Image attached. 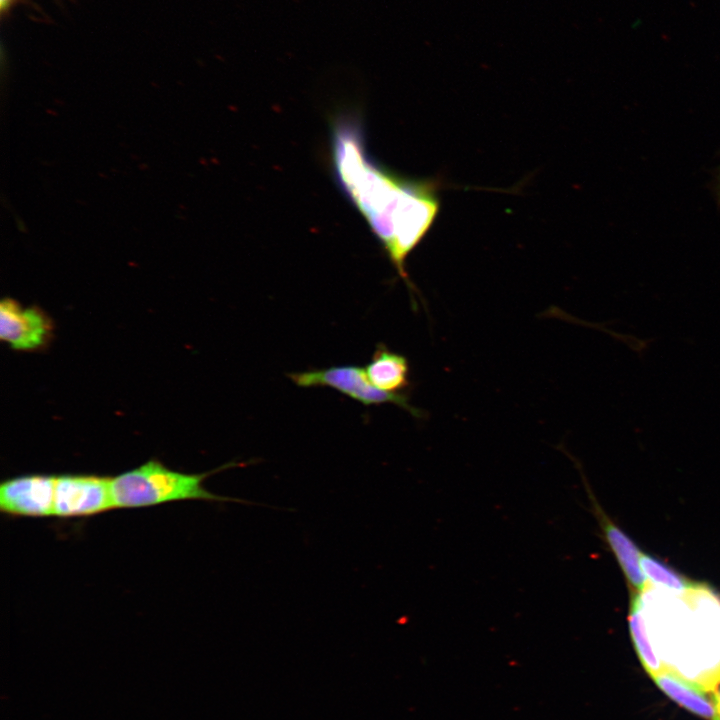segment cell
I'll use <instances>...</instances> for the list:
<instances>
[{
  "label": "cell",
  "mask_w": 720,
  "mask_h": 720,
  "mask_svg": "<svg viewBox=\"0 0 720 720\" xmlns=\"http://www.w3.org/2000/svg\"><path fill=\"white\" fill-rule=\"evenodd\" d=\"M330 127L336 182L382 245L416 306L417 298H422L410 280L406 259L438 214V183L404 178L375 162L368 153L358 113L340 112Z\"/></svg>",
  "instance_id": "cell-1"
},
{
  "label": "cell",
  "mask_w": 720,
  "mask_h": 720,
  "mask_svg": "<svg viewBox=\"0 0 720 720\" xmlns=\"http://www.w3.org/2000/svg\"><path fill=\"white\" fill-rule=\"evenodd\" d=\"M228 462L216 469L200 474L173 471L161 462L150 460L145 464L111 478V493L115 508L148 507L180 500L237 502L257 505L247 500L222 496L203 486L205 479L223 470L254 463Z\"/></svg>",
  "instance_id": "cell-2"
},
{
  "label": "cell",
  "mask_w": 720,
  "mask_h": 720,
  "mask_svg": "<svg viewBox=\"0 0 720 720\" xmlns=\"http://www.w3.org/2000/svg\"><path fill=\"white\" fill-rule=\"evenodd\" d=\"M287 376L298 387H329L365 406L391 403L406 410L413 417H425L423 410L410 403L406 392L389 393L378 389L368 379L365 369L355 365L291 372Z\"/></svg>",
  "instance_id": "cell-3"
},
{
  "label": "cell",
  "mask_w": 720,
  "mask_h": 720,
  "mask_svg": "<svg viewBox=\"0 0 720 720\" xmlns=\"http://www.w3.org/2000/svg\"><path fill=\"white\" fill-rule=\"evenodd\" d=\"M115 509L111 478L96 475L56 476L54 516L86 517Z\"/></svg>",
  "instance_id": "cell-4"
},
{
  "label": "cell",
  "mask_w": 720,
  "mask_h": 720,
  "mask_svg": "<svg viewBox=\"0 0 720 720\" xmlns=\"http://www.w3.org/2000/svg\"><path fill=\"white\" fill-rule=\"evenodd\" d=\"M56 476L24 475L0 485V510L12 516H54Z\"/></svg>",
  "instance_id": "cell-5"
},
{
  "label": "cell",
  "mask_w": 720,
  "mask_h": 720,
  "mask_svg": "<svg viewBox=\"0 0 720 720\" xmlns=\"http://www.w3.org/2000/svg\"><path fill=\"white\" fill-rule=\"evenodd\" d=\"M572 460L578 467L581 474L584 488L590 502L591 511L597 519L603 539L607 543L611 552L614 554L628 582V585L631 587L633 592L642 591L648 582L640 565L642 552L638 549L634 541L606 514L596 500L595 495L590 488L582 469L580 468V463H578L574 458H572Z\"/></svg>",
  "instance_id": "cell-6"
},
{
  "label": "cell",
  "mask_w": 720,
  "mask_h": 720,
  "mask_svg": "<svg viewBox=\"0 0 720 720\" xmlns=\"http://www.w3.org/2000/svg\"><path fill=\"white\" fill-rule=\"evenodd\" d=\"M51 330L48 318L35 308H22L5 299L0 304V337L16 350H32L44 344Z\"/></svg>",
  "instance_id": "cell-7"
},
{
  "label": "cell",
  "mask_w": 720,
  "mask_h": 720,
  "mask_svg": "<svg viewBox=\"0 0 720 720\" xmlns=\"http://www.w3.org/2000/svg\"><path fill=\"white\" fill-rule=\"evenodd\" d=\"M365 372L375 387L389 393L407 392L405 390L410 385L408 359L383 343L377 345Z\"/></svg>",
  "instance_id": "cell-8"
},
{
  "label": "cell",
  "mask_w": 720,
  "mask_h": 720,
  "mask_svg": "<svg viewBox=\"0 0 720 720\" xmlns=\"http://www.w3.org/2000/svg\"><path fill=\"white\" fill-rule=\"evenodd\" d=\"M651 678L669 698L680 706L700 717L709 720L713 718L712 696L708 697L704 692L705 689L698 683L667 669Z\"/></svg>",
  "instance_id": "cell-9"
},
{
  "label": "cell",
  "mask_w": 720,
  "mask_h": 720,
  "mask_svg": "<svg viewBox=\"0 0 720 720\" xmlns=\"http://www.w3.org/2000/svg\"><path fill=\"white\" fill-rule=\"evenodd\" d=\"M628 622L635 650L647 673L653 676L663 671V665L655 654L647 634L643 615L632 600H630Z\"/></svg>",
  "instance_id": "cell-10"
},
{
  "label": "cell",
  "mask_w": 720,
  "mask_h": 720,
  "mask_svg": "<svg viewBox=\"0 0 720 720\" xmlns=\"http://www.w3.org/2000/svg\"><path fill=\"white\" fill-rule=\"evenodd\" d=\"M640 565L645 577L648 578L651 584L673 593L686 592L697 584L660 560L643 552L640 557Z\"/></svg>",
  "instance_id": "cell-11"
},
{
  "label": "cell",
  "mask_w": 720,
  "mask_h": 720,
  "mask_svg": "<svg viewBox=\"0 0 720 720\" xmlns=\"http://www.w3.org/2000/svg\"><path fill=\"white\" fill-rule=\"evenodd\" d=\"M712 701L714 706V715L712 720H720V689L713 692Z\"/></svg>",
  "instance_id": "cell-12"
},
{
  "label": "cell",
  "mask_w": 720,
  "mask_h": 720,
  "mask_svg": "<svg viewBox=\"0 0 720 720\" xmlns=\"http://www.w3.org/2000/svg\"><path fill=\"white\" fill-rule=\"evenodd\" d=\"M16 0H0V10L2 13L8 12L10 7Z\"/></svg>",
  "instance_id": "cell-13"
},
{
  "label": "cell",
  "mask_w": 720,
  "mask_h": 720,
  "mask_svg": "<svg viewBox=\"0 0 720 720\" xmlns=\"http://www.w3.org/2000/svg\"><path fill=\"white\" fill-rule=\"evenodd\" d=\"M715 187H716L715 189H716L717 200H718V202L720 203V170H719V173H718V175H717V180H716V186H715Z\"/></svg>",
  "instance_id": "cell-14"
}]
</instances>
